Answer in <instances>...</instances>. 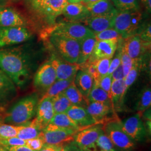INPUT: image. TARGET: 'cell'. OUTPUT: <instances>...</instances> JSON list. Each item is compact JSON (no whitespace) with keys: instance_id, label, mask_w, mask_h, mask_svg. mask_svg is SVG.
<instances>
[{"instance_id":"6da1fadb","label":"cell","mask_w":151,"mask_h":151,"mask_svg":"<svg viewBox=\"0 0 151 151\" xmlns=\"http://www.w3.org/2000/svg\"><path fill=\"white\" fill-rule=\"evenodd\" d=\"M0 70L19 87L24 86L30 77L29 58L19 47L0 48Z\"/></svg>"},{"instance_id":"7a4b0ae2","label":"cell","mask_w":151,"mask_h":151,"mask_svg":"<svg viewBox=\"0 0 151 151\" xmlns=\"http://www.w3.org/2000/svg\"><path fill=\"white\" fill-rule=\"evenodd\" d=\"M38 102L37 94L22 98L8 110L4 122L14 125H22L29 123L30 120L35 115Z\"/></svg>"},{"instance_id":"3957f363","label":"cell","mask_w":151,"mask_h":151,"mask_svg":"<svg viewBox=\"0 0 151 151\" xmlns=\"http://www.w3.org/2000/svg\"><path fill=\"white\" fill-rule=\"evenodd\" d=\"M32 14L40 21L47 25H53L62 15L67 0H27Z\"/></svg>"},{"instance_id":"277c9868","label":"cell","mask_w":151,"mask_h":151,"mask_svg":"<svg viewBox=\"0 0 151 151\" xmlns=\"http://www.w3.org/2000/svg\"><path fill=\"white\" fill-rule=\"evenodd\" d=\"M142 15L138 10H117L113 17V28L126 38L136 33L140 29Z\"/></svg>"},{"instance_id":"5b68a950","label":"cell","mask_w":151,"mask_h":151,"mask_svg":"<svg viewBox=\"0 0 151 151\" xmlns=\"http://www.w3.org/2000/svg\"><path fill=\"white\" fill-rule=\"evenodd\" d=\"M50 42L63 60L70 63H76L78 58L80 42L64 35L52 34Z\"/></svg>"},{"instance_id":"8992f818","label":"cell","mask_w":151,"mask_h":151,"mask_svg":"<svg viewBox=\"0 0 151 151\" xmlns=\"http://www.w3.org/2000/svg\"><path fill=\"white\" fill-rule=\"evenodd\" d=\"M104 133L114 146L120 150L130 151L135 147V141L132 139L122 128L121 122L118 118L111 120L104 124Z\"/></svg>"},{"instance_id":"52a82bcc","label":"cell","mask_w":151,"mask_h":151,"mask_svg":"<svg viewBox=\"0 0 151 151\" xmlns=\"http://www.w3.org/2000/svg\"><path fill=\"white\" fill-rule=\"evenodd\" d=\"M32 33L25 27H0V48L27 42Z\"/></svg>"},{"instance_id":"ba28073f","label":"cell","mask_w":151,"mask_h":151,"mask_svg":"<svg viewBox=\"0 0 151 151\" xmlns=\"http://www.w3.org/2000/svg\"><path fill=\"white\" fill-rule=\"evenodd\" d=\"M102 131L99 126L81 130L75 135L73 143L79 151H97V139Z\"/></svg>"},{"instance_id":"9c48e42d","label":"cell","mask_w":151,"mask_h":151,"mask_svg":"<svg viewBox=\"0 0 151 151\" xmlns=\"http://www.w3.org/2000/svg\"><path fill=\"white\" fill-rule=\"evenodd\" d=\"M52 34H57L81 42L90 37H95V34L86 26L77 22H70L60 24L55 27Z\"/></svg>"},{"instance_id":"30bf717a","label":"cell","mask_w":151,"mask_h":151,"mask_svg":"<svg viewBox=\"0 0 151 151\" xmlns=\"http://www.w3.org/2000/svg\"><path fill=\"white\" fill-rule=\"evenodd\" d=\"M140 115L138 113L123 122H121L122 128L124 132L135 142L143 140L147 134L146 127Z\"/></svg>"},{"instance_id":"8fae6325","label":"cell","mask_w":151,"mask_h":151,"mask_svg":"<svg viewBox=\"0 0 151 151\" xmlns=\"http://www.w3.org/2000/svg\"><path fill=\"white\" fill-rule=\"evenodd\" d=\"M57 80L56 73L50 61L44 63L37 70L34 78V85L39 90L46 91Z\"/></svg>"},{"instance_id":"7c38bea8","label":"cell","mask_w":151,"mask_h":151,"mask_svg":"<svg viewBox=\"0 0 151 151\" xmlns=\"http://www.w3.org/2000/svg\"><path fill=\"white\" fill-rule=\"evenodd\" d=\"M35 114L36 118L32 122L40 129L43 130L54 115L52 99L48 97L41 99L38 102Z\"/></svg>"},{"instance_id":"4fadbf2b","label":"cell","mask_w":151,"mask_h":151,"mask_svg":"<svg viewBox=\"0 0 151 151\" xmlns=\"http://www.w3.org/2000/svg\"><path fill=\"white\" fill-rule=\"evenodd\" d=\"M78 132L79 131L62 129L42 130L38 137L43 139L45 144L61 145L73 141L74 137Z\"/></svg>"},{"instance_id":"5bb4252c","label":"cell","mask_w":151,"mask_h":151,"mask_svg":"<svg viewBox=\"0 0 151 151\" xmlns=\"http://www.w3.org/2000/svg\"><path fill=\"white\" fill-rule=\"evenodd\" d=\"M119 40H97L92 53L88 58L90 62L103 58H112L118 48Z\"/></svg>"},{"instance_id":"9a60e30c","label":"cell","mask_w":151,"mask_h":151,"mask_svg":"<svg viewBox=\"0 0 151 151\" xmlns=\"http://www.w3.org/2000/svg\"><path fill=\"white\" fill-rule=\"evenodd\" d=\"M49 61L54 67L57 80H65L75 78L77 72L80 70V65L63 62L54 56Z\"/></svg>"},{"instance_id":"2e32d148","label":"cell","mask_w":151,"mask_h":151,"mask_svg":"<svg viewBox=\"0 0 151 151\" xmlns=\"http://www.w3.org/2000/svg\"><path fill=\"white\" fill-rule=\"evenodd\" d=\"M86 109L96 124H104L111 120L117 118L109 117V115L113 111L114 108L104 103L90 102Z\"/></svg>"},{"instance_id":"e0dca14e","label":"cell","mask_w":151,"mask_h":151,"mask_svg":"<svg viewBox=\"0 0 151 151\" xmlns=\"http://www.w3.org/2000/svg\"><path fill=\"white\" fill-rule=\"evenodd\" d=\"M17 95L15 84L0 70V109L12 101Z\"/></svg>"},{"instance_id":"ac0fdd59","label":"cell","mask_w":151,"mask_h":151,"mask_svg":"<svg viewBox=\"0 0 151 151\" xmlns=\"http://www.w3.org/2000/svg\"><path fill=\"white\" fill-rule=\"evenodd\" d=\"M65 113L75 122L81 130L91 127L95 124L96 125L86 108L72 105Z\"/></svg>"},{"instance_id":"d6986e66","label":"cell","mask_w":151,"mask_h":151,"mask_svg":"<svg viewBox=\"0 0 151 151\" xmlns=\"http://www.w3.org/2000/svg\"><path fill=\"white\" fill-rule=\"evenodd\" d=\"M62 15L71 22L85 20L87 18L91 16L86 6L82 2H67L63 10Z\"/></svg>"},{"instance_id":"ffe728a7","label":"cell","mask_w":151,"mask_h":151,"mask_svg":"<svg viewBox=\"0 0 151 151\" xmlns=\"http://www.w3.org/2000/svg\"><path fill=\"white\" fill-rule=\"evenodd\" d=\"M25 19L15 9L11 7H0V27H25Z\"/></svg>"},{"instance_id":"44dd1931","label":"cell","mask_w":151,"mask_h":151,"mask_svg":"<svg viewBox=\"0 0 151 151\" xmlns=\"http://www.w3.org/2000/svg\"><path fill=\"white\" fill-rule=\"evenodd\" d=\"M120 47L132 60H135L139 58L144 46L139 35L135 34L124 38V42Z\"/></svg>"},{"instance_id":"7402d4cb","label":"cell","mask_w":151,"mask_h":151,"mask_svg":"<svg viewBox=\"0 0 151 151\" xmlns=\"http://www.w3.org/2000/svg\"><path fill=\"white\" fill-rule=\"evenodd\" d=\"M55 129L81 130L75 122L65 113L55 114L48 125L43 130L47 131Z\"/></svg>"},{"instance_id":"603a6c76","label":"cell","mask_w":151,"mask_h":151,"mask_svg":"<svg viewBox=\"0 0 151 151\" xmlns=\"http://www.w3.org/2000/svg\"><path fill=\"white\" fill-rule=\"evenodd\" d=\"M113 15L90 16L83 21L87 27H88L94 34H96L108 29L113 28Z\"/></svg>"},{"instance_id":"cb8c5ba5","label":"cell","mask_w":151,"mask_h":151,"mask_svg":"<svg viewBox=\"0 0 151 151\" xmlns=\"http://www.w3.org/2000/svg\"><path fill=\"white\" fill-rule=\"evenodd\" d=\"M86 6L91 16H112L116 11L111 0H99Z\"/></svg>"},{"instance_id":"d4e9b609","label":"cell","mask_w":151,"mask_h":151,"mask_svg":"<svg viewBox=\"0 0 151 151\" xmlns=\"http://www.w3.org/2000/svg\"><path fill=\"white\" fill-rule=\"evenodd\" d=\"M124 80L112 81L110 99L114 109H119L122 108L126 94Z\"/></svg>"},{"instance_id":"484cf974","label":"cell","mask_w":151,"mask_h":151,"mask_svg":"<svg viewBox=\"0 0 151 151\" xmlns=\"http://www.w3.org/2000/svg\"><path fill=\"white\" fill-rule=\"evenodd\" d=\"M93 79L83 70H78L76 75L74 83L82 94L87 98L93 84Z\"/></svg>"},{"instance_id":"4316f807","label":"cell","mask_w":151,"mask_h":151,"mask_svg":"<svg viewBox=\"0 0 151 151\" xmlns=\"http://www.w3.org/2000/svg\"><path fill=\"white\" fill-rule=\"evenodd\" d=\"M63 93L69 100L72 105L86 108L89 103L87 98L85 97L76 86L74 81L63 92Z\"/></svg>"},{"instance_id":"83f0119b","label":"cell","mask_w":151,"mask_h":151,"mask_svg":"<svg viewBox=\"0 0 151 151\" xmlns=\"http://www.w3.org/2000/svg\"><path fill=\"white\" fill-rule=\"evenodd\" d=\"M96 42L95 37H90L80 42V53L76 64L81 65L86 62L92 53Z\"/></svg>"},{"instance_id":"f1b7e54d","label":"cell","mask_w":151,"mask_h":151,"mask_svg":"<svg viewBox=\"0 0 151 151\" xmlns=\"http://www.w3.org/2000/svg\"><path fill=\"white\" fill-rule=\"evenodd\" d=\"M88 102H99L112 105L110 97L106 92L105 91L96 83L93 82L91 90L87 97Z\"/></svg>"},{"instance_id":"f546056e","label":"cell","mask_w":151,"mask_h":151,"mask_svg":"<svg viewBox=\"0 0 151 151\" xmlns=\"http://www.w3.org/2000/svg\"><path fill=\"white\" fill-rule=\"evenodd\" d=\"M75 78L65 80H56L54 83L45 92L43 97L44 98H53L62 93L74 81Z\"/></svg>"},{"instance_id":"4dcf8cb0","label":"cell","mask_w":151,"mask_h":151,"mask_svg":"<svg viewBox=\"0 0 151 151\" xmlns=\"http://www.w3.org/2000/svg\"><path fill=\"white\" fill-rule=\"evenodd\" d=\"M42 131L32 122H30L28 124L20 125L17 137L26 141L38 137Z\"/></svg>"},{"instance_id":"1f68e13d","label":"cell","mask_w":151,"mask_h":151,"mask_svg":"<svg viewBox=\"0 0 151 151\" xmlns=\"http://www.w3.org/2000/svg\"><path fill=\"white\" fill-rule=\"evenodd\" d=\"M151 90L150 87H146L140 91L135 108L137 111L141 113L151 107Z\"/></svg>"},{"instance_id":"d6a6232c","label":"cell","mask_w":151,"mask_h":151,"mask_svg":"<svg viewBox=\"0 0 151 151\" xmlns=\"http://www.w3.org/2000/svg\"><path fill=\"white\" fill-rule=\"evenodd\" d=\"M52 100L54 114L65 113L67 110L72 106L70 101L63 92L52 98Z\"/></svg>"},{"instance_id":"836d02e7","label":"cell","mask_w":151,"mask_h":151,"mask_svg":"<svg viewBox=\"0 0 151 151\" xmlns=\"http://www.w3.org/2000/svg\"><path fill=\"white\" fill-rule=\"evenodd\" d=\"M140 60L139 58L133 60V63L128 73L124 78L125 91H128L130 87L131 86L137 78L140 70Z\"/></svg>"},{"instance_id":"e575fe53","label":"cell","mask_w":151,"mask_h":151,"mask_svg":"<svg viewBox=\"0 0 151 151\" xmlns=\"http://www.w3.org/2000/svg\"><path fill=\"white\" fill-rule=\"evenodd\" d=\"M20 125H14L0 123V139L16 137Z\"/></svg>"},{"instance_id":"d590c367","label":"cell","mask_w":151,"mask_h":151,"mask_svg":"<svg viewBox=\"0 0 151 151\" xmlns=\"http://www.w3.org/2000/svg\"><path fill=\"white\" fill-rule=\"evenodd\" d=\"M114 7L119 11L138 10V0H112Z\"/></svg>"},{"instance_id":"8d00e7d4","label":"cell","mask_w":151,"mask_h":151,"mask_svg":"<svg viewBox=\"0 0 151 151\" xmlns=\"http://www.w3.org/2000/svg\"><path fill=\"white\" fill-rule=\"evenodd\" d=\"M97 151H116L112 142L102 131L97 140Z\"/></svg>"},{"instance_id":"74e56055","label":"cell","mask_w":151,"mask_h":151,"mask_svg":"<svg viewBox=\"0 0 151 151\" xmlns=\"http://www.w3.org/2000/svg\"><path fill=\"white\" fill-rule=\"evenodd\" d=\"M95 38L97 40H113V39H121L122 35L115 30L114 28L108 29L103 32L95 34Z\"/></svg>"},{"instance_id":"f35d334b","label":"cell","mask_w":151,"mask_h":151,"mask_svg":"<svg viewBox=\"0 0 151 151\" xmlns=\"http://www.w3.org/2000/svg\"><path fill=\"white\" fill-rule=\"evenodd\" d=\"M112 58H103L96 60L94 62L97 72L100 76V79L105 76L107 75Z\"/></svg>"},{"instance_id":"ab89813d","label":"cell","mask_w":151,"mask_h":151,"mask_svg":"<svg viewBox=\"0 0 151 151\" xmlns=\"http://www.w3.org/2000/svg\"><path fill=\"white\" fill-rule=\"evenodd\" d=\"M120 60H121L120 64L123 67L124 77H125V76L128 73L130 68L132 67L134 60H132L128 54H126L124 51H123L121 48H120Z\"/></svg>"},{"instance_id":"60d3db41","label":"cell","mask_w":151,"mask_h":151,"mask_svg":"<svg viewBox=\"0 0 151 151\" xmlns=\"http://www.w3.org/2000/svg\"><path fill=\"white\" fill-rule=\"evenodd\" d=\"M94 82L96 83L97 85L105 91L106 92L109 97H110L111 87V83H112L111 75L108 74L107 75L101 77L99 81L97 82Z\"/></svg>"},{"instance_id":"b9f144b4","label":"cell","mask_w":151,"mask_h":151,"mask_svg":"<svg viewBox=\"0 0 151 151\" xmlns=\"http://www.w3.org/2000/svg\"><path fill=\"white\" fill-rule=\"evenodd\" d=\"M26 141L18 137H13L5 139H0V146L2 147L25 146Z\"/></svg>"},{"instance_id":"7bdbcfd3","label":"cell","mask_w":151,"mask_h":151,"mask_svg":"<svg viewBox=\"0 0 151 151\" xmlns=\"http://www.w3.org/2000/svg\"><path fill=\"white\" fill-rule=\"evenodd\" d=\"M45 143L42 138L38 137L35 138L26 140L25 146L34 151H39L43 147Z\"/></svg>"},{"instance_id":"ee69618b","label":"cell","mask_w":151,"mask_h":151,"mask_svg":"<svg viewBox=\"0 0 151 151\" xmlns=\"http://www.w3.org/2000/svg\"><path fill=\"white\" fill-rule=\"evenodd\" d=\"M81 65H84V67L82 70L86 71L87 73L91 76L93 79L94 82H97L100 80V76L99 75L96 67L93 62H89V63L86 65L85 63Z\"/></svg>"},{"instance_id":"f6af8a7d","label":"cell","mask_w":151,"mask_h":151,"mask_svg":"<svg viewBox=\"0 0 151 151\" xmlns=\"http://www.w3.org/2000/svg\"><path fill=\"white\" fill-rule=\"evenodd\" d=\"M151 24H148L141 32L139 37L143 45L149 46L151 44Z\"/></svg>"},{"instance_id":"bcb514c9","label":"cell","mask_w":151,"mask_h":151,"mask_svg":"<svg viewBox=\"0 0 151 151\" xmlns=\"http://www.w3.org/2000/svg\"><path fill=\"white\" fill-rule=\"evenodd\" d=\"M120 63H121L120 50L119 49V52L116 54V55L114 57L113 60L111 59L110 64L109 71H108V75H111L112 73L119 67Z\"/></svg>"},{"instance_id":"7dc6e473","label":"cell","mask_w":151,"mask_h":151,"mask_svg":"<svg viewBox=\"0 0 151 151\" xmlns=\"http://www.w3.org/2000/svg\"><path fill=\"white\" fill-rule=\"evenodd\" d=\"M112 81L113 80H123L124 79V72L122 65H119V67L114 71L111 74Z\"/></svg>"},{"instance_id":"c3c4849f","label":"cell","mask_w":151,"mask_h":151,"mask_svg":"<svg viewBox=\"0 0 151 151\" xmlns=\"http://www.w3.org/2000/svg\"><path fill=\"white\" fill-rule=\"evenodd\" d=\"M64 144L61 145H49L44 144L39 151H60Z\"/></svg>"},{"instance_id":"681fc988","label":"cell","mask_w":151,"mask_h":151,"mask_svg":"<svg viewBox=\"0 0 151 151\" xmlns=\"http://www.w3.org/2000/svg\"><path fill=\"white\" fill-rule=\"evenodd\" d=\"M3 148L6 151H34L25 145L14 147H6Z\"/></svg>"},{"instance_id":"f907efd6","label":"cell","mask_w":151,"mask_h":151,"mask_svg":"<svg viewBox=\"0 0 151 151\" xmlns=\"http://www.w3.org/2000/svg\"><path fill=\"white\" fill-rule=\"evenodd\" d=\"M60 151H79V150L73 143V141H72L64 144Z\"/></svg>"},{"instance_id":"816d5d0a","label":"cell","mask_w":151,"mask_h":151,"mask_svg":"<svg viewBox=\"0 0 151 151\" xmlns=\"http://www.w3.org/2000/svg\"><path fill=\"white\" fill-rule=\"evenodd\" d=\"M143 5L145 6L147 10L149 12H151V0H142Z\"/></svg>"},{"instance_id":"f5cc1de1","label":"cell","mask_w":151,"mask_h":151,"mask_svg":"<svg viewBox=\"0 0 151 151\" xmlns=\"http://www.w3.org/2000/svg\"><path fill=\"white\" fill-rule=\"evenodd\" d=\"M97 1H99V0H83L82 2V3H83L85 5H87L90 4H92V3L95 2H96Z\"/></svg>"},{"instance_id":"db71d44e","label":"cell","mask_w":151,"mask_h":151,"mask_svg":"<svg viewBox=\"0 0 151 151\" xmlns=\"http://www.w3.org/2000/svg\"><path fill=\"white\" fill-rule=\"evenodd\" d=\"M83 0H67L68 3H79L82 2Z\"/></svg>"},{"instance_id":"11a10c76","label":"cell","mask_w":151,"mask_h":151,"mask_svg":"<svg viewBox=\"0 0 151 151\" xmlns=\"http://www.w3.org/2000/svg\"><path fill=\"white\" fill-rule=\"evenodd\" d=\"M0 151H6L3 148V147H1L0 146Z\"/></svg>"},{"instance_id":"9f6ffc18","label":"cell","mask_w":151,"mask_h":151,"mask_svg":"<svg viewBox=\"0 0 151 151\" xmlns=\"http://www.w3.org/2000/svg\"><path fill=\"white\" fill-rule=\"evenodd\" d=\"M1 122H2V119H1V118L0 117V123H1Z\"/></svg>"}]
</instances>
